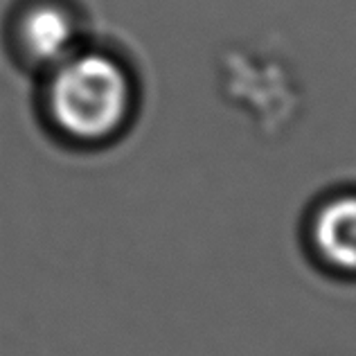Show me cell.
Returning a JSON list of instances; mask_svg holds the SVG:
<instances>
[{
  "label": "cell",
  "mask_w": 356,
  "mask_h": 356,
  "mask_svg": "<svg viewBox=\"0 0 356 356\" xmlns=\"http://www.w3.org/2000/svg\"><path fill=\"white\" fill-rule=\"evenodd\" d=\"M34 81L41 129L74 154L120 145L143 111V79L134 61L95 36Z\"/></svg>",
  "instance_id": "cell-1"
},
{
  "label": "cell",
  "mask_w": 356,
  "mask_h": 356,
  "mask_svg": "<svg viewBox=\"0 0 356 356\" xmlns=\"http://www.w3.org/2000/svg\"><path fill=\"white\" fill-rule=\"evenodd\" d=\"M90 39L88 14L77 0H14L3 23L7 57L34 79Z\"/></svg>",
  "instance_id": "cell-2"
},
{
  "label": "cell",
  "mask_w": 356,
  "mask_h": 356,
  "mask_svg": "<svg viewBox=\"0 0 356 356\" xmlns=\"http://www.w3.org/2000/svg\"><path fill=\"white\" fill-rule=\"evenodd\" d=\"M300 243L325 275L356 280V190H332L309 203Z\"/></svg>",
  "instance_id": "cell-3"
}]
</instances>
